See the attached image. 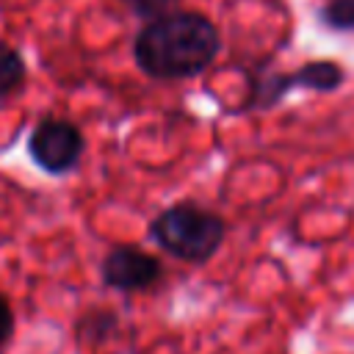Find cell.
Here are the masks:
<instances>
[{"label":"cell","mask_w":354,"mask_h":354,"mask_svg":"<svg viewBox=\"0 0 354 354\" xmlns=\"http://www.w3.org/2000/svg\"><path fill=\"white\" fill-rule=\"evenodd\" d=\"M25 75H28V69H25L19 50L0 44V97L14 94L25 83Z\"/></svg>","instance_id":"7"},{"label":"cell","mask_w":354,"mask_h":354,"mask_svg":"<svg viewBox=\"0 0 354 354\" xmlns=\"http://www.w3.org/2000/svg\"><path fill=\"white\" fill-rule=\"evenodd\" d=\"M14 332V313H11V304L6 301V296L0 293V346L11 337Z\"/></svg>","instance_id":"10"},{"label":"cell","mask_w":354,"mask_h":354,"mask_svg":"<svg viewBox=\"0 0 354 354\" xmlns=\"http://www.w3.org/2000/svg\"><path fill=\"white\" fill-rule=\"evenodd\" d=\"M122 3L138 19H144V22H152L158 17H166V14L177 11V6H180V0H122Z\"/></svg>","instance_id":"9"},{"label":"cell","mask_w":354,"mask_h":354,"mask_svg":"<svg viewBox=\"0 0 354 354\" xmlns=\"http://www.w3.org/2000/svg\"><path fill=\"white\" fill-rule=\"evenodd\" d=\"M100 274H102V282L119 293H141L160 282L163 266L155 254L133 243H119L105 252L100 263Z\"/></svg>","instance_id":"5"},{"label":"cell","mask_w":354,"mask_h":354,"mask_svg":"<svg viewBox=\"0 0 354 354\" xmlns=\"http://www.w3.org/2000/svg\"><path fill=\"white\" fill-rule=\"evenodd\" d=\"M224 235L227 221L196 202H174L149 221V238L166 254L194 266L207 263L224 243Z\"/></svg>","instance_id":"2"},{"label":"cell","mask_w":354,"mask_h":354,"mask_svg":"<svg viewBox=\"0 0 354 354\" xmlns=\"http://www.w3.org/2000/svg\"><path fill=\"white\" fill-rule=\"evenodd\" d=\"M346 69L337 61L329 58H318V61H307L290 72H252L249 75V91L241 102L243 111H263V108H274L285 100V94L290 91H315V94H332L346 83Z\"/></svg>","instance_id":"3"},{"label":"cell","mask_w":354,"mask_h":354,"mask_svg":"<svg viewBox=\"0 0 354 354\" xmlns=\"http://www.w3.org/2000/svg\"><path fill=\"white\" fill-rule=\"evenodd\" d=\"M318 19L326 30L354 33V0H324L318 8Z\"/></svg>","instance_id":"8"},{"label":"cell","mask_w":354,"mask_h":354,"mask_svg":"<svg viewBox=\"0 0 354 354\" xmlns=\"http://www.w3.org/2000/svg\"><path fill=\"white\" fill-rule=\"evenodd\" d=\"M113 332H116V313H111V310H88L75 326L77 340L86 346L105 343Z\"/></svg>","instance_id":"6"},{"label":"cell","mask_w":354,"mask_h":354,"mask_svg":"<svg viewBox=\"0 0 354 354\" xmlns=\"http://www.w3.org/2000/svg\"><path fill=\"white\" fill-rule=\"evenodd\" d=\"M221 53V33L199 11H171L144 22L133 39V61L152 80L202 75Z\"/></svg>","instance_id":"1"},{"label":"cell","mask_w":354,"mask_h":354,"mask_svg":"<svg viewBox=\"0 0 354 354\" xmlns=\"http://www.w3.org/2000/svg\"><path fill=\"white\" fill-rule=\"evenodd\" d=\"M83 149H86V138H83L80 127L72 124L69 119L47 116L33 127V133L28 138V152H30L33 163L47 174L72 171L80 163Z\"/></svg>","instance_id":"4"}]
</instances>
